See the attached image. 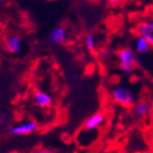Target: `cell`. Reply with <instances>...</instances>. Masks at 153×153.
I'll return each mask as SVG.
<instances>
[{"label":"cell","mask_w":153,"mask_h":153,"mask_svg":"<svg viewBox=\"0 0 153 153\" xmlns=\"http://www.w3.org/2000/svg\"><path fill=\"white\" fill-rule=\"evenodd\" d=\"M111 99L115 104L123 107H130L136 104V95L130 89L124 85H117L111 91Z\"/></svg>","instance_id":"cell-2"},{"label":"cell","mask_w":153,"mask_h":153,"mask_svg":"<svg viewBox=\"0 0 153 153\" xmlns=\"http://www.w3.org/2000/svg\"><path fill=\"white\" fill-rule=\"evenodd\" d=\"M105 121V116L103 113H95L91 115L84 123V128L86 130H94L100 126H102Z\"/></svg>","instance_id":"cell-8"},{"label":"cell","mask_w":153,"mask_h":153,"mask_svg":"<svg viewBox=\"0 0 153 153\" xmlns=\"http://www.w3.org/2000/svg\"><path fill=\"white\" fill-rule=\"evenodd\" d=\"M37 127L38 126L35 121L29 120L24 121V123H20V124L11 127L9 132L12 136H27V134L35 132L37 130Z\"/></svg>","instance_id":"cell-3"},{"label":"cell","mask_w":153,"mask_h":153,"mask_svg":"<svg viewBox=\"0 0 153 153\" xmlns=\"http://www.w3.org/2000/svg\"><path fill=\"white\" fill-rule=\"evenodd\" d=\"M151 2H152V4H153V0H151Z\"/></svg>","instance_id":"cell-15"},{"label":"cell","mask_w":153,"mask_h":153,"mask_svg":"<svg viewBox=\"0 0 153 153\" xmlns=\"http://www.w3.org/2000/svg\"><path fill=\"white\" fill-rule=\"evenodd\" d=\"M99 57L101 58L103 61L107 60V59L111 57V51H109L108 48H102V49H100Z\"/></svg>","instance_id":"cell-12"},{"label":"cell","mask_w":153,"mask_h":153,"mask_svg":"<svg viewBox=\"0 0 153 153\" xmlns=\"http://www.w3.org/2000/svg\"><path fill=\"white\" fill-rule=\"evenodd\" d=\"M84 44H85V47L88 48V51H90L91 53H94L96 51V39L93 34H89V35L85 36Z\"/></svg>","instance_id":"cell-11"},{"label":"cell","mask_w":153,"mask_h":153,"mask_svg":"<svg viewBox=\"0 0 153 153\" xmlns=\"http://www.w3.org/2000/svg\"><path fill=\"white\" fill-rule=\"evenodd\" d=\"M118 58V66L124 74H131L136 69V64L138 61L137 53L134 49L129 47L120 48L117 53Z\"/></svg>","instance_id":"cell-1"},{"label":"cell","mask_w":153,"mask_h":153,"mask_svg":"<svg viewBox=\"0 0 153 153\" xmlns=\"http://www.w3.org/2000/svg\"><path fill=\"white\" fill-rule=\"evenodd\" d=\"M151 48H152L151 47V45L149 44V43H148L143 37H141V36H137V38L134 39V49L137 54H141V55L148 54Z\"/></svg>","instance_id":"cell-10"},{"label":"cell","mask_w":153,"mask_h":153,"mask_svg":"<svg viewBox=\"0 0 153 153\" xmlns=\"http://www.w3.org/2000/svg\"><path fill=\"white\" fill-rule=\"evenodd\" d=\"M21 46H22V39L19 35L11 34V35L7 36L4 39V49L9 54H19L21 51Z\"/></svg>","instance_id":"cell-5"},{"label":"cell","mask_w":153,"mask_h":153,"mask_svg":"<svg viewBox=\"0 0 153 153\" xmlns=\"http://www.w3.org/2000/svg\"><path fill=\"white\" fill-rule=\"evenodd\" d=\"M109 3H112V4H117L121 1V0H108Z\"/></svg>","instance_id":"cell-14"},{"label":"cell","mask_w":153,"mask_h":153,"mask_svg":"<svg viewBox=\"0 0 153 153\" xmlns=\"http://www.w3.org/2000/svg\"><path fill=\"white\" fill-rule=\"evenodd\" d=\"M151 104L147 101H140L132 106V114L136 117L142 118L150 113Z\"/></svg>","instance_id":"cell-9"},{"label":"cell","mask_w":153,"mask_h":153,"mask_svg":"<svg viewBox=\"0 0 153 153\" xmlns=\"http://www.w3.org/2000/svg\"><path fill=\"white\" fill-rule=\"evenodd\" d=\"M138 36L143 37L153 48V20L148 19L141 21L137 26Z\"/></svg>","instance_id":"cell-4"},{"label":"cell","mask_w":153,"mask_h":153,"mask_svg":"<svg viewBox=\"0 0 153 153\" xmlns=\"http://www.w3.org/2000/svg\"><path fill=\"white\" fill-rule=\"evenodd\" d=\"M33 102L39 108H47L53 104V97L47 92L37 90L33 93Z\"/></svg>","instance_id":"cell-6"},{"label":"cell","mask_w":153,"mask_h":153,"mask_svg":"<svg viewBox=\"0 0 153 153\" xmlns=\"http://www.w3.org/2000/svg\"><path fill=\"white\" fill-rule=\"evenodd\" d=\"M31 153H56V152L51 150V149H48V148L41 147V148H36V149H34Z\"/></svg>","instance_id":"cell-13"},{"label":"cell","mask_w":153,"mask_h":153,"mask_svg":"<svg viewBox=\"0 0 153 153\" xmlns=\"http://www.w3.org/2000/svg\"><path fill=\"white\" fill-rule=\"evenodd\" d=\"M67 32L62 26H56L49 33V42L53 45H61L66 42Z\"/></svg>","instance_id":"cell-7"}]
</instances>
